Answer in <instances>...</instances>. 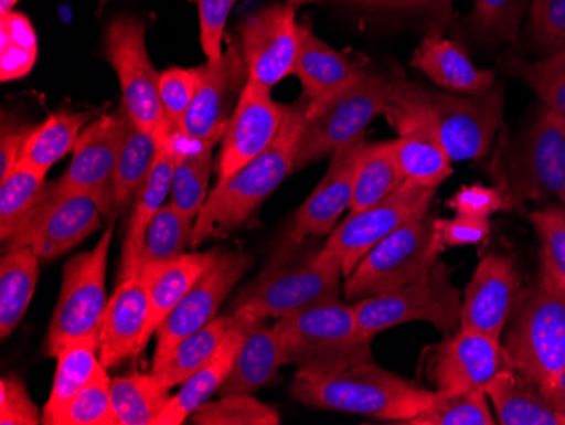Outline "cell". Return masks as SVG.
Instances as JSON below:
<instances>
[{
    "mask_svg": "<svg viewBox=\"0 0 565 425\" xmlns=\"http://www.w3.org/2000/svg\"><path fill=\"white\" fill-rule=\"evenodd\" d=\"M217 253L218 249H211L207 253H185L171 262L139 268L145 275L149 298L148 323L139 344V353H142L151 336L157 334L158 328L173 312L174 307L182 302L195 281L207 272Z\"/></svg>",
    "mask_w": 565,
    "mask_h": 425,
    "instance_id": "28",
    "label": "cell"
},
{
    "mask_svg": "<svg viewBox=\"0 0 565 425\" xmlns=\"http://www.w3.org/2000/svg\"><path fill=\"white\" fill-rule=\"evenodd\" d=\"M565 53V52H564Z\"/></svg>",
    "mask_w": 565,
    "mask_h": 425,
    "instance_id": "60",
    "label": "cell"
},
{
    "mask_svg": "<svg viewBox=\"0 0 565 425\" xmlns=\"http://www.w3.org/2000/svg\"><path fill=\"white\" fill-rule=\"evenodd\" d=\"M363 141L344 146L332 155L323 179L295 212L275 249H295L312 237L327 236L335 230L342 212L351 209L355 164Z\"/></svg>",
    "mask_w": 565,
    "mask_h": 425,
    "instance_id": "21",
    "label": "cell"
},
{
    "mask_svg": "<svg viewBox=\"0 0 565 425\" xmlns=\"http://www.w3.org/2000/svg\"><path fill=\"white\" fill-rule=\"evenodd\" d=\"M297 9L273 4L247 15L239 24V47L249 81L271 91L288 75H294L300 47Z\"/></svg>",
    "mask_w": 565,
    "mask_h": 425,
    "instance_id": "17",
    "label": "cell"
},
{
    "mask_svg": "<svg viewBox=\"0 0 565 425\" xmlns=\"http://www.w3.org/2000/svg\"><path fill=\"white\" fill-rule=\"evenodd\" d=\"M170 139L177 158L170 202L185 217L196 221L209 196V182L214 171V146L200 145L180 131L171 132Z\"/></svg>",
    "mask_w": 565,
    "mask_h": 425,
    "instance_id": "32",
    "label": "cell"
},
{
    "mask_svg": "<svg viewBox=\"0 0 565 425\" xmlns=\"http://www.w3.org/2000/svg\"><path fill=\"white\" fill-rule=\"evenodd\" d=\"M529 221L541 240V258L565 284V209L551 202L530 212Z\"/></svg>",
    "mask_w": 565,
    "mask_h": 425,
    "instance_id": "51",
    "label": "cell"
},
{
    "mask_svg": "<svg viewBox=\"0 0 565 425\" xmlns=\"http://www.w3.org/2000/svg\"><path fill=\"white\" fill-rule=\"evenodd\" d=\"M449 208L457 215L490 221L491 215L507 211V202H504L503 193L498 187H486L476 183V185L462 187L449 200Z\"/></svg>",
    "mask_w": 565,
    "mask_h": 425,
    "instance_id": "54",
    "label": "cell"
},
{
    "mask_svg": "<svg viewBox=\"0 0 565 425\" xmlns=\"http://www.w3.org/2000/svg\"><path fill=\"white\" fill-rule=\"evenodd\" d=\"M113 233L110 224L92 252L73 256L63 268L62 291L44 338L46 357L56 358L68 342L100 332L109 304L106 273Z\"/></svg>",
    "mask_w": 565,
    "mask_h": 425,
    "instance_id": "12",
    "label": "cell"
},
{
    "mask_svg": "<svg viewBox=\"0 0 565 425\" xmlns=\"http://www.w3.org/2000/svg\"><path fill=\"white\" fill-rule=\"evenodd\" d=\"M503 334L513 368L535 385L565 368V284L544 259L520 291Z\"/></svg>",
    "mask_w": 565,
    "mask_h": 425,
    "instance_id": "5",
    "label": "cell"
},
{
    "mask_svg": "<svg viewBox=\"0 0 565 425\" xmlns=\"http://www.w3.org/2000/svg\"><path fill=\"white\" fill-rule=\"evenodd\" d=\"M437 189L405 180L395 192L364 211L351 212L327 237L329 246L341 258L348 278L359 262L390 234L412 219L430 212Z\"/></svg>",
    "mask_w": 565,
    "mask_h": 425,
    "instance_id": "14",
    "label": "cell"
},
{
    "mask_svg": "<svg viewBox=\"0 0 565 425\" xmlns=\"http://www.w3.org/2000/svg\"><path fill=\"white\" fill-rule=\"evenodd\" d=\"M231 314L234 316L233 326L228 328L227 334L222 339L214 357L183 383L182 390L177 395L171 396L167 407L158 417L157 425L183 424L203 404H207L214 392L224 385L228 374L233 371L234 363H236L237 351H239L247 329L250 323L256 322L241 310H234Z\"/></svg>",
    "mask_w": 565,
    "mask_h": 425,
    "instance_id": "25",
    "label": "cell"
},
{
    "mask_svg": "<svg viewBox=\"0 0 565 425\" xmlns=\"http://www.w3.org/2000/svg\"><path fill=\"white\" fill-rule=\"evenodd\" d=\"M342 262L329 246L275 249L265 269L237 297L234 310L253 320L288 316L341 297Z\"/></svg>",
    "mask_w": 565,
    "mask_h": 425,
    "instance_id": "4",
    "label": "cell"
},
{
    "mask_svg": "<svg viewBox=\"0 0 565 425\" xmlns=\"http://www.w3.org/2000/svg\"><path fill=\"white\" fill-rule=\"evenodd\" d=\"M160 146L161 142L154 136L138 128L132 120L129 123L114 173L113 199L116 215L126 212L129 204L135 202L136 195L151 173Z\"/></svg>",
    "mask_w": 565,
    "mask_h": 425,
    "instance_id": "39",
    "label": "cell"
},
{
    "mask_svg": "<svg viewBox=\"0 0 565 425\" xmlns=\"http://www.w3.org/2000/svg\"><path fill=\"white\" fill-rule=\"evenodd\" d=\"M405 174L396 160L393 141H363L355 164L351 212L364 211L386 199L403 182Z\"/></svg>",
    "mask_w": 565,
    "mask_h": 425,
    "instance_id": "36",
    "label": "cell"
},
{
    "mask_svg": "<svg viewBox=\"0 0 565 425\" xmlns=\"http://www.w3.org/2000/svg\"><path fill=\"white\" fill-rule=\"evenodd\" d=\"M392 94L427 114L454 163L484 158L503 129L504 91L498 84L486 94L462 95L396 78Z\"/></svg>",
    "mask_w": 565,
    "mask_h": 425,
    "instance_id": "8",
    "label": "cell"
},
{
    "mask_svg": "<svg viewBox=\"0 0 565 425\" xmlns=\"http://www.w3.org/2000/svg\"><path fill=\"white\" fill-rule=\"evenodd\" d=\"M525 36L539 59L565 52V0H532Z\"/></svg>",
    "mask_w": 565,
    "mask_h": 425,
    "instance_id": "48",
    "label": "cell"
},
{
    "mask_svg": "<svg viewBox=\"0 0 565 425\" xmlns=\"http://www.w3.org/2000/svg\"><path fill=\"white\" fill-rule=\"evenodd\" d=\"M285 364L320 373L361 361H373L371 341L359 328L354 304L327 300L279 317L273 326Z\"/></svg>",
    "mask_w": 565,
    "mask_h": 425,
    "instance_id": "6",
    "label": "cell"
},
{
    "mask_svg": "<svg viewBox=\"0 0 565 425\" xmlns=\"http://www.w3.org/2000/svg\"><path fill=\"white\" fill-rule=\"evenodd\" d=\"M40 278V256L31 247L6 253L0 262V338L8 339L24 319Z\"/></svg>",
    "mask_w": 565,
    "mask_h": 425,
    "instance_id": "35",
    "label": "cell"
},
{
    "mask_svg": "<svg viewBox=\"0 0 565 425\" xmlns=\"http://www.w3.org/2000/svg\"><path fill=\"white\" fill-rule=\"evenodd\" d=\"M396 78L364 68L348 87L319 106L308 107L298 138L295 171L332 157L344 146L363 141L367 126L383 116Z\"/></svg>",
    "mask_w": 565,
    "mask_h": 425,
    "instance_id": "7",
    "label": "cell"
},
{
    "mask_svg": "<svg viewBox=\"0 0 565 425\" xmlns=\"http://www.w3.org/2000/svg\"><path fill=\"white\" fill-rule=\"evenodd\" d=\"M412 65L437 87L452 94L481 95L497 85L491 70L478 68L459 43L447 40L439 31L425 34Z\"/></svg>",
    "mask_w": 565,
    "mask_h": 425,
    "instance_id": "26",
    "label": "cell"
},
{
    "mask_svg": "<svg viewBox=\"0 0 565 425\" xmlns=\"http://www.w3.org/2000/svg\"><path fill=\"white\" fill-rule=\"evenodd\" d=\"M202 78V66L199 68L164 70L160 78L161 104L170 123L171 132L182 131L186 113L192 106Z\"/></svg>",
    "mask_w": 565,
    "mask_h": 425,
    "instance_id": "50",
    "label": "cell"
},
{
    "mask_svg": "<svg viewBox=\"0 0 565 425\" xmlns=\"http://www.w3.org/2000/svg\"><path fill=\"white\" fill-rule=\"evenodd\" d=\"M548 404L565 418V368L539 385Z\"/></svg>",
    "mask_w": 565,
    "mask_h": 425,
    "instance_id": "57",
    "label": "cell"
},
{
    "mask_svg": "<svg viewBox=\"0 0 565 425\" xmlns=\"http://www.w3.org/2000/svg\"><path fill=\"white\" fill-rule=\"evenodd\" d=\"M247 78L239 44H231L217 62L202 65L199 91L180 132L200 145H217L239 103Z\"/></svg>",
    "mask_w": 565,
    "mask_h": 425,
    "instance_id": "20",
    "label": "cell"
},
{
    "mask_svg": "<svg viewBox=\"0 0 565 425\" xmlns=\"http://www.w3.org/2000/svg\"><path fill=\"white\" fill-rule=\"evenodd\" d=\"M366 66L345 53L333 50L310 28L300 24V47L294 75L300 81L308 107L319 106L327 98L348 87Z\"/></svg>",
    "mask_w": 565,
    "mask_h": 425,
    "instance_id": "27",
    "label": "cell"
},
{
    "mask_svg": "<svg viewBox=\"0 0 565 425\" xmlns=\"http://www.w3.org/2000/svg\"><path fill=\"white\" fill-rule=\"evenodd\" d=\"M434 221L430 212L412 219L376 244L345 278V298L358 302L424 277L444 253L443 244L435 236Z\"/></svg>",
    "mask_w": 565,
    "mask_h": 425,
    "instance_id": "11",
    "label": "cell"
},
{
    "mask_svg": "<svg viewBox=\"0 0 565 425\" xmlns=\"http://www.w3.org/2000/svg\"><path fill=\"white\" fill-rule=\"evenodd\" d=\"M43 415L38 412L24 382L15 374L4 376L0 382V424L38 425Z\"/></svg>",
    "mask_w": 565,
    "mask_h": 425,
    "instance_id": "53",
    "label": "cell"
},
{
    "mask_svg": "<svg viewBox=\"0 0 565 425\" xmlns=\"http://www.w3.org/2000/svg\"><path fill=\"white\" fill-rule=\"evenodd\" d=\"M488 171L503 193L507 211L526 202H557L565 209V124L557 114L542 106L529 128L511 138L498 136Z\"/></svg>",
    "mask_w": 565,
    "mask_h": 425,
    "instance_id": "3",
    "label": "cell"
},
{
    "mask_svg": "<svg viewBox=\"0 0 565 425\" xmlns=\"http://www.w3.org/2000/svg\"><path fill=\"white\" fill-rule=\"evenodd\" d=\"M383 116L398 135L393 145L405 179L439 189L452 174L454 161L427 114L392 94Z\"/></svg>",
    "mask_w": 565,
    "mask_h": 425,
    "instance_id": "22",
    "label": "cell"
},
{
    "mask_svg": "<svg viewBox=\"0 0 565 425\" xmlns=\"http://www.w3.org/2000/svg\"><path fill=\"white\" fill-rule=\"evenodd\" d=\"M199 9L200 44L209 62H217L224 56V43L227 19L237 0H192Z\"/></svg>",
    "mask_w": 565,
    "mask_h": 425,
    "instance_id": "52",
    "label": "cell"
},
{
    "mask_svg": "<svg viewBox=\"0 0 565 425\" xmlns=\"http://www.w3.org/2000/svg\"><path fill=\"white\" fill-rule=\"evenodd\" d=\"M291 396L308 407L366 415L377 421L406 424L434 400L425 390L373 361L348 364L338 370L297 371Z\"/></svg>",
    "mask_w": 565,
    "mask_h": 425,
    "instance_id": "1",
    "label": "cell"
},
{
    "mask_svg": "<svg viewBox=\"0 0 565 425\" xmlns=\"http://www.w3.org/2000/svg\"><path fill=\"white\" fill-rule=\"evenodd\" d=\"M504 72L529 85L542 106L551 109L565 124V53L548 59L526 60L507 55L501 62Z\"/></svg>",
    "mask_w": 565,
    "mask_h": 425,
    "instance_id": "41",
    "label": "cell"
},
{
    "mask_svg": "<svg viewBox=\"0 0 565 425\" xmlns=\"http://www.w3.org/2000/svg\"><path fill=\"white\" fill-rule=\"evenodd\" d=\"M307 106L305 97L287 106V116L275 142L209 193L196 215L190 247L246 226L265 200L294 173Z\"/></svg>",
    "mask_w": 565,
    "mask_h": 425,
    "instance_id": "2",
    "label": "cell"
},
{
    "mask_svg": "<svg viewBox=\"0 0 565 425\" xmlns=\"http://www.w3.org/2000/svg\"><path fill=\"white\" fill-rule=\"evenodd\" d=\"M2 28V60L0 81L12 82L24 78L38 60V36L30 19L21 12L0 14Z\"/></svg>",
    "mask_w": 565,
    "mask_h": 425,
    "instance_id": "45",
    "label": "cell"
},
{
    "mask_svg": "<svg viewBox=\"0 0 565 425\" xmlns=\"http://www.w3.org/2000/svg\"><path fill=\"white\" fill-rule=\"evenodd\" d=\"M110 396L119 425L157 424L158 417L171 400L170 390L164 389L151 371H135L114 379L110 382Z\"/></svg>",
    "mask_w": 565,
    "mask_h": 425,
    "instance_id": "40",
    "label": "cell"
},
{
    "mask_svg": "<svg viewBox=\"0 0 565 425\" xmlns=\"http://www.w3.org/2000/svg\"><path fill=\"white\" fill-rule=\"evenodd\" d=\"M46 173L19 163L6 179L0 180V237L8 240L25 215L33 211L44 187Z\"/></svg>",
    "mask_w": 565,
    "mask_h": 425,
    "instance_id": "43",
    "label": "cell"
},
{
    "mask_svg": "<svg viewBox=\"0 0 565 425\" xmlns=\"http://www.w3.org/2000/svg\"><path fill=\"white\" fill-rule=\"evenodd\" d=\"M354 310L359 328L371 339L417 320L431 323L440 332H454L460 328L462 295L454 287L449 266L439 259L414 284L361 298Z\"/></svg>",
    "mask_w": 565,
    "mask_h": 425,
    "instance_id": "9",
    "label": "cell"
},
{
    "mask_svg": "<svg viewBox=\"0 0 565 425\" xmlns=\"http://www.w3.org/2000/svg\"><path fill=\"white\" fill-rule=\"evenodd\" d=\"M532 0H472V9L462 21V30L481 46L520 43L523 21Z\"/></svg>",
    "mask_w": 565,
    "mask_h": 425,
    "instance_id": "38",
    "label": "cell"
},
{
    "mask_svg": "<svg viewBox=\"0 0 565 425\" xmlns=\"http://www.w3.org/2000/svg\"><path fill=\"white\" fill-rule=\"evenodd\" d=\"M250 263L253 259L246 253L218 252L207 272L158 328L157 351L152 361L161 360L178 342L214 320L218 307L239 284Z\"/></svg>",
    "mask_w": 565,
    "mask_h": 425,
    "instance_id": "19",
    "label": "cell"
},
{
    "mask_svg": "<svg viewBox=\"0 0 565 425\" xmlns=\"http://www.w3.org/2000/svg\"><path fill=\"white\" fill-rule=\"evenodd\" d=\"M90 120L88 113H62L51 114L44 123L34 126L24 149L21 161L34 170L46 173L53 164L58 163L66 155L73 153L76 139L84 131ZM18 163V164H19Z\"/></svg>",
    "mask_w": 565,
    "mask_h": 425,
    "instance_id": "37",
    "label": "cell"
},
{
    "mask_svg": "<svg viewBox=\"0 0 565 425\" xmlns=\"http://www.w3.org/2000/svg\"><path fill=\"white\" fill-rule=\"evenodd\" d=\"M515 370L501 339L459 328L428 349L425 376L434 392H486L504 371Z\"/></svg>",
    "mask_w": 565,
    "mask_h": 425,
    "instance_id": "15",
    "label": "cell"
},
{
    "mask_svg": "<svg viewBox=\"0 0 565 425\" xmlns=\"http://www.w3.org/2000/svg\"><path fill=\"white\" fill-rule=\"evenodd\" d=\"M316 2H323V0H287V4L295 9L301 8V6L316 4Z\"/></svg>",
    "mask_w": 565,
    "mask_h": 425,
    "instance_id": "59",
    "label": "cell"
},
{
    "mask_svg": "<svg viewBox=\"0 0 565 425\" xmlns=\"http://www.w3.org/2000/svg\"><path fill=\"white\" fill-rule=\"evenodd\" d=\"M102 211L87 193L46 183L33 211L2 241L6 253L31 247L41 259H56L100 227Z\"/></svg>",
    "mask_w": 565,
    "mask_h": 425,
    "instance_id": "13",
    "label": "cell"
},
{
    "mask_svg": "<svg viewBox=\"0 0 565 425\" xmlns=\"http://www.w3.org/2000/svg\"><path fill=\"white\" fill-rule=\"evenodd\" d=\"M285 116L287 106L276 103L269 88L247 78L239 103L221 139V153L215 167L217 183L265 153L278 138Z\"/></svg>",
    "mask_w": 565,
    "mask_h": 425,
    "instance_id": "18",
    "label": "cell"
},
{
    "mask_svg": "<svg viewBox=\"0 0 565 425\" xmlns=\"http://www.w3.org/2000/svg\"><path fill=\"white\" fill-rule=\"evenodd\" d=\"M100 332H92L84 338L68 342L60 351L55 382L51 386L50 399L43 408V424L55 425L56 418L63 414L70 402L90 382L97 368L100 366Z\"/></svg>",
    "mask_w": 565,
    "mask_h": 425,
    "instance_id": "33",
    "label": "cell"
},
{
    "mask_svg": "<svg viewBox=\"0 0 565 425\" xmlns=\"http://www.w3.org/2000/svg\"><path fill=\"white\" fill-rule=\"evenodd\" d=\"M522 288V275L510 256L486 255L462 297L460 328L501 339Z\"/></svg>",
    "mask_w": 565,
    "mask_h": 425,
    "instance_id": "23",
    "label": "cell"
},
{
    "mask_svg": "<svg viewBox=\"0 0 565 425\" xmlns=\"http://www.w3.org/2000/svg\"><path fill=\"white\" fill-rule=\"evenodd\" d=\"M281 366L287 364L275 328L266 320H256L247 329L233 371L218 392L221 395L256 392L275 382Z\"/></svg>",
    "mask_w": 565,
    "mask_h": 425,
    "instance_id": "30",
    "label": "cell"
},
{
    "mask_svg": "<svg viewBox=\"0 0 565 425\" xmlns=\"http://www.w3.org/2000/svg\"><path fill=\"white\" fill-rule=\"evenodd\" d=\"M104 55L119 78L122 107L138 128L163 142L171 135L161 104V73L152 65L146 44V24L120 14L107 24Z\"/></svg>",
    "mask_w": 565,
    "mask_h": 425,
    "instance_id": "10",
    "label": "cell"
},
{
    "mask_svg": "<svg viewBox=\"0 0 565 425\" xmlns=\"http://www.w3.org/2000/svg\"><path fill=\"white\" fill-rule=\"evenodd\" d=\"M174 148L171 145L170 136L161 142L157 160L152 164L151 173L146 179L145 185L139 190L135 200V211L129 219L126 237L122 243V255H120V275L119 278L129 277L138 268L139 253H141L142 243H145L146 230L152 217L161 211L167 196L171 195L173 187Z\"/></svg>",
    "mask_w": 565,
    "mask_h": 425,
    "instance_id": "29",
    "label": "cell"
},
{
    "mask_svg": "<svg viewBox=\"0 0 565 425\" xmlns=\"http://www.w3.org/2000/svg\"><path fill=\"white\" fill-rule=\"evenodd\" d=\"M434 230L444 249L486 243L491 233L490 221L457 214L452 219H435Z\"/></svg>",
    "mask_w": 565,
    "mask_h": 425,
    "instance_id": "55",
    "label": "cell"
},
{
    "mask_svg": "<svg viewBox=\"0 0 565 425\" xmlns=\"http://www.w3.org/2000/svg\"><path fill=\"white\" fill-rule=\"evenodd\" d=\"M193 226L195 221L177 211L171 202L164 204L149 222L136 269L185 255L192 243Z\"/></svg>",
    "mask_w": 565,
    "mask_h": 425,
    "instance_id": "42",
    "label": "cell"
},
{
    "mask_svg": "<svg viewBox=\"0 0 565 425\" xmlns=\"http://www.w3.org/2000/svg\"><path fill=\"white\" fill-rule=\"evenodd\" d=\"M110 382L107 368L100 363L90 382L70 402L55 425H119L113 407Z\"/></svg>",
    "mask_w": 565,
    "mask_h": 425,
    "instance_id": "47",
    "label": "cell"
},
{
    "mask_svg": "<svg viewBox=\"0 0 565 425\" xmlns=\"http://www.w3.org/2000/svg\"><path fill=\"white\" fill-rule=\"evenodd\" d=\"M131 117L126 110L98 117L76 139L72 161L56 185L70 192L87 193L97 202L102 214L116 217L114 211V173Z\"/></svg>",
    "mask_w": 565,
    "mask_h": 425,
    "instance_id": "16",
    "label": "cell"
},
{
    "mask_svg": "<svg viewBox=\"0 0 565 425\" xmlns=\"http://www.w3.org/2000/svg\"><path fill=\"white\" fill-rule=\"evenodd\" d=\"M149 317V298L145 275L136 269L122 278L109 298L100 326L102 366L117 368L139 354V344L145 336Z\"/></svg>",
    "mask_w": 565,
    "mask_h": 425,
    "instance_id": "24",
    "label": "cell"
},
{
    "mask_svg": "<svg viewBox=\"0 0 565 425\" xmlns=\"http://www.w3.org/2000/svg\"><path fill=\"white\" fill-rule=\"evenodd\" d=\"M486 395L500 425H565V418L548 404L539 385L519 371H504L486 389Z\"/></svg>",
    "mask_w": 565,
    "mask_h": 425,
    "instance_id": "31",
    "label": "cell"
},
{
    "mask_svg": "<svg viewBox=\"0 0 565 425\" xmlns=\"http://www.w3.org/2000/svg\"><path fill=\"white\" fill-rule=\"evenodd\" d=\"M18 2L19 0H0V14H8V12L14 11Z\"/></svg>",
    "mask_w": 565,
    "mask_h": 425,
    "instance_id": "58",
    "label": "cell"
},
{
    "mask_svg": "<svg viewBox=\"0 0 565 425\" xmlns=\"http://www.w3.org/2000/svg\"><path fill=\"white\" fill-rule=\"evenodd\" d=\"M486 392H435L431 404L405 425H494Z\"/></svg>",
    "mask_w": 565,
    "mask_h": 425,
    "instance_id": "44",
    "label": "cell"
},
{
    "mask_svg": "<svg viewBox=\"0 0 565 425\" xmlns=\"http://www.w3.org/2000/svg\"><path fill=\"white\" fill-rule=\"evenodd\" d=\"M33 129L34 126H28V124L2 120V131H0V180L6 179L18 167L19 161H21L22 149H24Z\"/></svg>",
    "mask_w": 565,
    "mask_h": 425,
    "instance_id": "56",
    "label": "cell"
},
{
    "mask_svg": "<svg viewBox=\"0 0 565 425\" xmlns=\"http://www.w3.org/2000/svg\"><path fill=\"white\" fill-rule=\"evenodd\" d=\"M193 422L199 425H279L281 417L271 405L263 404L249 393H227L217 402L203 404Z\"/></svg>",
    "mask_w": 565,
    "mask_h": 425,
    "instance_id": "46",
    "label": "cell"
},
{
    "mask_svg": "<svg viewBox=\"0 0 565 425\" xmlns=\"http://www.w3.org/2000/svg\"><path fill=\"white\" fill-rule=\"evenodd\" d=\"M233 322V314L215 317L207 326L178 342L161 360L152 361L151 373L164 389L171 390L173 386L183 385L214 357Z\"/></svg>",
    "mask_w": 565,
    "mask_h": 425,
    "instance_id": "34",
    "label": "cell"
},
{
    "mask_svg": "<svg viewBox=\"0 0 565 425\" xmlns=\"http://www.w3.org/2000/svg\"><path fill=\"white\" fill-rule=\"evenodd\" d=\"M359 14L427 18L439 26H449L456 19V0H326Z\"/></svg>",
    "mask_w": 565,
    "mask_h": 425,
    "instance_id": "49",
    "label": "cell"
}]
</instances>
